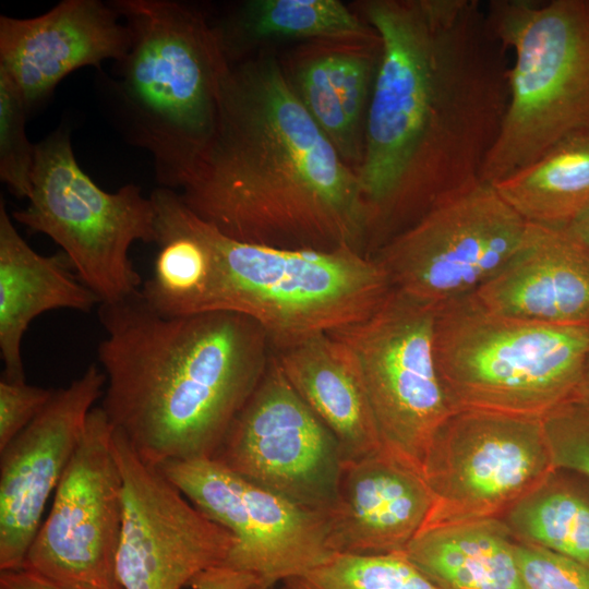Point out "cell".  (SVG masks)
Masks as SVG:
<instances>
[{"label":"cell","mask_w":589,"mask_h":589,"mask_svg":"<svg viewBox=\"0 0 589 589\" xmlns=\"http://www.w3.org/2000/svg\"><path fill=\"white\" fill-rule=\"evenodd\" d=\"M380 39L357 175L376 250L480 182L508 105V49L477 0H370Z\"/></svg>","instance_id":"obj_1"},{"label":"cell","mask_w":589,"mask_h":589,"mask_svg":"<svg viewBox=\"0 0 589 589\" xmlns=\"http://www.w3.org/2000/svg\"><path fill=\"white\" fill-rule=\"evenodd\" d=\"M178 193L197 217L241 242L368 254L357 170L267 52L228 62L214 133Z\"/></svg>","instance_id":"obj_2"},{"label":"cell","mask_w":589,"mask_h":589,"mask_svg":"<svg viewBox=\"0 0 589 589\" xmlns=\"http://www.w3.org/2000/svg\"><path fill=\"white\" fill-rule=\"evenodd\" d=\"M101 408L154 466L213 458L273 356L265 330L235 312L168 316L140 292L100 303Z\"/></svg>","instance_id":"obj_3"},{"label":"cell","mask_w":589,"mask_h":589,"mask_svg":"<svg viewBox=\"0 0 589 589\" xmlns=\"http://www.w3.org/2000/svg\"><path fill=\"white\" fill-rule=\"evenodd\" d=\"M131 31L119 91L163 188L181 189L214 133L229 60L205 16L172 0L111 2Z\"/></svg>","instance_id":"obj_4"},{"label":"cell","mask_w":589,"mask_h":589,"mask_svg":"<svg viewBox=\"0 0 589 589\" xmlns=\"http://www.w3.org/2000/svg\"><path fill=\"white\" fill-rule=\"evenodd\" d=\"M211 264L197 313L255 321L273 351L368 318L392 291L371 255L348 247L283 249L241 242L199 217Z\"/></svg>","instance_id":"obj_5"},{"label":"cell","mask_w":589,"mask_h":589,"mask_svg":"<svg viewBox=\"0 0 589 589\" xmlns=\"http://www.w3.org/2000/svg\"><path fill=\"white\" fill-rule=\"evenodd\" d=\"M434 350L456 410L543 417L577 398L589 327L500 315L470 294L437 308Z\"/></svg>","instance_id":"obj_6"},{"label":"cell","mask_w":589,"mask_h":589,"mask_svg":"<svg viewBox=\"0 0 589 589\" xmlns=\"http://www.w3.org/2000/svg\"><path fill=\"white\" fill-rule=\"evenodd\" d=\"M485 14L515 55L506 113L480 176L494 184L589 127V0H492Z\"/></svg>","instance_id":"obj_7"},{"label":"cell","mask_w":589,"mask_h":589,"mask_svg":"<svg viewBox=\"0 0 589 589\" xmlns=\"http://www.w3.org/2000/svg\"><path fill=\"white\" fill-rule=\"evenodd\" d=\"M27 200L12 217L51 238L100 303L140 292L129 250L135 241L155 242L157 232L155 206L139 185L104 191L80 167L69 132L59 129L35 146Z\"/></svg>","instance_id":"obj_8"},{"label":"cell","mask_w":589,"mask_h":589,"mask_svg":"<svg viewBox=\"0 0 589 589\" xmlns=\"http://www.w3.org/2000/svg\"><path fill=\"white\" fill-rule=\"evenodd\" d=\"M436 312L392 289L368 318L329 333L359 364L382 449L421 473L434 435L456 411L435 360Z\"/></svg>","instance_id":"obj_9"},{"label":"cell","mask_w":589,"mask_h":589,"mask_svg":"<svg viewBox=\"0 0 589 589\" xmlns=\"http://www.w3.org/2000/svg\"><path fill=\"white\" fill-rule=\"evenodd\" d=\"M527 221L485 182L431 205L373 256L392 288L443 306L474 293L513 256Z\"/></svg>","instance_id":"obj_10"},{"label":"cell","mask_w":589,"mask_h":589,"mask_svg":"<svg viewBox=\"0 0 589 589\" xmlns=\"http://www.w3.org/2000/svg\"><path fill=\"white\" fill-rule=\"evenodd\" d=\"M555 470L542 417L456 410L423 460L434 500L425 527L502 517Z\"/></svg>","instance_id":"obj_11"},{"label":"cell","mask_w":589,"mask_h":589,"mask_svg":"<svg viewBox=\"0 0 589 589\" xmlns=\"http://www.w3.org/2000/svg\"><path fill=\"white\" fill-rule=\"evenodd\" d=\"M112 432L103 408L94 407L23 568L72 589H121L122 477Z\"/></svg>","instance_id":"obj_12"},{"label":"cell","mask_w":589,"mask_h":589,"mask_svg":"<svg viewBox=\"0 0 589 589\" xmlns=\"http://www.w3.org/2000/svg\"><path fill=\"white\" fill-rule=\"evenodd\" d=\"M213 459L322 514L336 498L342 466L336 437L289 384L274 352Z\"/></svg>","instance_id":"obj_13"},{"label":"cell","mask_w":589,"mask_h":589,"mask_svg":"<svg viewBox=\"0 0 589 589\" xmlns=\"http://www.w3.org/2000/svg\"><path fill=\"white\" fill-rule=\"evenodd\" d=\"M235 543L226 565L257 576L269 589L299 577L334 553L325 514L297 505L213 458L156 466Z\"/></svg>","instance_id":"obj_14"},{"label":"cell","mask_w":589,"mask_h":589,"mask_svg":"<svg viewBox=\"0 0 589 589\" xmlns=\"http://www.w3.org/2000/svg\"><path fill=\"white\" fill-rule=\"evenodd\" d=\"M122 477V526L116 557L121 589H182L225 564L235 540L129 442L112 432Z\"/></svg>","instance_id":"obj_15"},{"label":"cell","mask_w":589,"mask_h":589,"mask_svg":"<svg viewBox=\"0 0 589 589\" xmlns=\"http://www.w3.org/2000/svg\"><path fill=\"white\" fill-rule=\"evenodd\" d=\"M106 374L96 364L55 394L0 450V570L23 568L48 500L82 438Z\"/></svg>","instance_id":"obj_16"},{"label":"cell","mask_w":589,"mask_h":589,"mask_svg":"<svg viewBox=\"0 0 589 589\" xmlns=\"http://www.w3.org/2000/svg\"><path fill=\"white\" fill-rule=\"evenodd\" d=\"M120 17L99 0H64L31 19L0 16V69L17 85L28 111L71 72L123 60L132 36Z\"/></svg>","instance_id":"obj_17"},{"label":"cell","mask_w":589,"mask_h":589,"mask_svg":"<svg viewBox=\"0 0 589 589\" xmlns=\"http://www.w3.org/2000/svg\"><path fill=\"white\" fill-rule=\"evenodd\" d=\"M434 505L423 474L381 450L342 462L336 498L325 513L333 553L404 552Z\"/></svg>","instance_id":"obj_18"},{"label":"cell","mask_w":589,"mask_h":589,"mask_svg":"<svg viewBox=\"0 0 589 589\" xmlns=\"http://www.w3.org/2000/svg\"><path fill=\"white\" fill-rule=\"evenodd\" d=\"M472 294L500 315L589 327V252L564 227L527 223L513 256Z\"/></svg>","instance_id":"obj_19"},{"label":"cell","mask_w":589,"mask_h":589,"mask_svg":"<svg viewBox=\"0 0 589 589\" xmlns=\"http://www.w3.org/2000/svg\"><path fill=\"white\" fill-rule=\"evenodd\" d=\"M289 384L336 437L342 462L382 449L359 364L332 334L273 351Z\"/></svg>","instance_id":"obj_20"},{"label":"cell","mask_w":589,"mask_h":589,"mask_svg":"<svg viewBox=\"0 0 589 589\" xmlns=\"http://www.w3.org/2000/svg\"><path fill=\"white\" fill-rule=\"evenodd\" d=\"M63 252L37 253L17 232L0 200V352L3 378L25 381L22 340L39 314L70 309L89 312L99 299L76 274Z\"/></svg>","instance_id":"obj_21"},{"label":"cell","mask_w":589,"mask_h":589,"mask_svg":"<svg viewBox=\"0 0 589 589\" xmlns=\"http://www.w3.org/2000/svg\"><path fill=\"white\" fill-rule=\"evenodd\" d=\"M501 517L424 527L402 552L441 589H524Z\"/></svg>","instance_id":"obj_22"},{"label":"cell","mask_w":589,"mask_h":589,"mask_svg":"<svg viewBox=\"0 0 589 589\" xmlns=\"http://www.w3.org/2000/svg\"><path fill=\"white\" fill-rule=\"evenodd\" d=\"M492 185L527 223L568 226L589 209V127Z\"/></svg>","instance_id":"obj_23"},{"label":"cell","mask_w":589,"mask_h":589,"mask_svg":"<svg viewBox=\"0 0 589 589\" xmlns=\"http://www.w3.org/2000/svg\"><path fill=\"white\" fill-rule=\"evenodd\" d=\"M229 61L252 43L277 38L320 37L376 43L375 31L338 0H250L216 28Z\"/></svg>","instance_id":"obj_24"},{"label":"cell","mask_w":589,"mask_h":589,"mask_svg":"<svg viewBox=\"0 0 589 589\" xmlns=\"http://www.w3.org/2000/svg\"><path fill=\"white\" fill-rule=\"evenodd\" d=\"M556 469L501 518L516 540L565 555L589 568V481Z\"/></svg>","instance_id":"obj_25"},{"label":"cell","mask_w":589,"mask_h":589,"mask_svg":"<svg viewBox=\"0 0 589 589\" xmlns=\"http://www.w3.org/2000/svg\"><path fill=\"white\" fill-rule=\"evenodd\" d=\"M284 584V589H441L402 552L334 553L320 566Z\"/></svg>","instance_id":"obj_26"},{"label":"cell","mask_w":589,"mask_h":589,"mask_svg":"<svg viewBox=\"0 0 589 589\" xmlns=\"http://www.w3.org/2000/svg\"><path fill=\"white\" fill-rule=\"evenodd\" d=\"M313 120L347 164L362 159L363 137L351 127L332 84L325 53L308 59L296 74L294 86ZM358 168V167H357Z\"/></svg>","instance_id":"obj_27"},{"label":"cell","mask_w":589,"mask_h":589,"mask_svg":"<svg viewBox=\"0 0 589 589\" xmlns=\"http://www.w3.org/2000/svg\"><path fill=\"white\" fill-rule=\"evenodd\" d=\"M28 108L17 85L0 69V178L19 199L32 189L35 146L25 132Z\"/></svg>","instance_id":"obj_28"},{"label":"cell","mask_w":589,"mask_h":589,"mask_svg":"<svg viewBox=\"0 0 589 589\" xmlns=\"http://www.w3.org/2000/svg\"><path fill=\"white\" fill-rule=\"evenodd\" d=\"M555 469L589 481V404L575 398L542 417Z\"/></svg>","instance_id":"obj_29"},{"label":"cell","mask_w":589,"mask_h":589,"mask_svg":"<svg viewBox=\"0 0 589 589\" xmlns=\"http://www.w3.org/2000/svg\"><path fill=\"white\" fill-rule=\"evenodd\" d=\"M380 51V50H378ZM328 74L346 116L357 133L364 129L378 52L332 51L325 53Z\"/></svg>","instance_id":"obj_30"},{"label":"cell","mask_w":589,"mask_h":589,"mask_svg":"<svg viewBox=\"0 0 589 589\" xmlns=\"http://www.w3.org/2000/svg\"><path fill=\"white\" fill-rule=\"evenodd\" d=\"M524 589H589V568L549 549L516 540Z\"/></svg>","instance_id":"obj_31"},{"label":"cell","mask_w":589,"mask_h":589,"mask_svg":"<svg viewBox=\"0 0 589 589\" xmlns=\"http://www.w3.org/2000/svg\"><path fill=\"white\" fill-rule=\"evenodd\" d=\"M55 390L1 377L0 450L41 412Z\"/></svg>","instance_id":"obj_32"},{"label":"cell","mask_w":589,"mask_h":589,"mask_svg":"<svg viewBox=\"0 0 589 589\" xmlns=\"http://www.w3.org/2000/svg\"><path fill=\"white\" fill-rule=\"evenodd\" d=\"M189 586L192 589H269L257 576L226 564L201 572Z\"/></svg>","instance_id":"obj_33"},{"label":"cell","mask_w":589,"mask_h":589,"mask_svg":"<svg viewBox=\"0 0 589 589\" xmlns=\"http://www.w3.org/2000/svg\"><path fill=\"white\" fill-rule=\"evenodd\" d=\"M0 589H72L26 568L1 572Z\"/></svg>","instance_id":"obj_34"},{"label":"cell","mask_w":589,"mask_h":589,"mask_svg":"<svg viewBox=\"0 0 589 589\" xmlns=\"http://www.w3.org/2000/svg\"><path fill=\"white\" fill-rule=\"evenodd\" d=\"M564 228L589 252V209Z\"/></svg>","instance_id":"obj_35"},{"label":"cell","mask_w":589,"mask_h":589,"mask_svg":"<svg viewBox=\"0 0 589 589\" xmlns=\"http://www.w3.org/2000/svg\"><path fill=\"white\" fill-rule=\"evenodd\" d=\"M577 398L589 404V360L585 370V375H584Z\"/></svg>","instance_id":"obj_36"}]
</instances>
